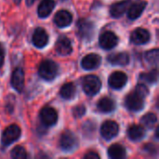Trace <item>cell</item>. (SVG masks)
I'll return each mask as SVG.
<instances>
[{
  "label": "cell",
  "mask_w": 159,
  "mask_h": 159,
  "mask_svg": "<svg viewBox=\"0 0 159 159\" xmlns=\"http://www.w3.org/2000/svg\"><path fill=\"white\" fill-rule=\"evenodd\" d=\"M143 99L144 97H143L137 91H133L126 97L125 105L129 111H132V112L140 111L143 109V104H144Z\"/></svg>",
  "instance_id": "cell-3"
},
{
  "label": "cell",
  "mask_w": 159,
  "mask_h": 159,
  "mask_svg": "<svg viewBox=\"0 0 159 159\" xmlns=\"http://www.w3.org/2000/svg\"><path fill=\"white\" fill-rule=\"evenodd\" d=\"M157 116H156L155 114H153V113H148V114H146V115H145L144 116H143L142 119H141L142 124H143V126H145L146 128H149V129L153 128V127L155 126V124L157 123Z\"/></svg>",
  "instance_id": "cell-25"
},
{
  "label": "cell",
  "mask_w": 159,
  "mask_h": 159,
  "mask_svg": "<svg viewBox=\"0 0 159 159\" xmlns=\"http://www.w3.org/2000/svg\"><path fill=\"white\" fill-rule=\"evenodd\" d=\"M55 48L58 54L61 56H67L72 53L73 48H72V43L69 38L66 36L60 37L55 45Z\"/></svg>",
  "instance_id": "cell-11"
},
{
  "label": "cell",
  "mask_w": 159,
  "mask_h": 159,
  "mask_svg": "<svg viewBox=\"0 0 159 159\" xmlns=\"http://www.w3.org/2000/svg\"><path fill=\"white\" fill-rule=\"evenodd\" d=\"M118 43V37L112 31L104 32L99 38V44L103 49H112Z\"/></svg>",
  "instance_id": "cell-7"
},
{
  "label": "cell",
  "mask_w": 159,
  "mask_h": 159,
  "mask_svg": "<svg viewBox=\"0 0 159 159\" xmlns=\"http://www.w3.org/2000/svg\"><path fill=\"white\" fill-rule=\"evenodd\" d=\"M108 61L114 65H127L129 62V55L127 52H118L111 54L108 57Z\"/></svg>",
  "instance_id": "cell-20"
},
{
  "label": "cell",
  "mask_w": 159,
  "mask_h": 159,
  "mask_svg": "<svg viewBox=\"0 0 159 159\" xmlns=\"http://www.w3.org/2000/svg\"><path fill=\"white\" fill-rule=\"evenodd\" d=\"M20 134L21 131L20 127H18L17 125H10L4 130L2 134V143L5 146H7L16 142L20 137Z\"/></svg>",
  "instance_id": "cell-4"
},
{
  "label": "cell",
  "mask_w": 159,
  "mask_h": 159,
  "mask_svg": "<svg viewBox=\"0 0 159 159\" xmlns=\"http://www.w3.org/2000/svg\"><path fill=\"white\" fill-rule=\"evenodd\" d=\"M11 157L14 159H25L27 153L22 146H16L11 151Z\"/></svg>",
  "instance_id": "cell-27"
},
{
  "label": "cell",
  "mask_w": 159,
  "mask_h": 159,
  "mask_svg": "<svg viewBox=\"0 0 159 159\" xmlns=\"http://www.w3.org/2000/svg\"><path fill=\"white\" fill-rule=\"evenodd\" d=\"M4 60H5V55H4V49L3 47L0 44V68L2 67L3 63H4Z\"/></svg>",
  "instance_id": "cell-32"
},
{
  "label": "cell",
  "mask_w": 159,
  "mask_h": 159,
  "mask_svg": "<svg viewBox=\"0 0 159 159\" xmlns=\"http://www.w3.org/2000/svg\"><path fill=\"white\" fill-rule=\"evenodd\" d=\"M145 7H146L145 1H141V2L133 4L132 6L129 7V8H128V17L130 20L138 19L143 12Z\"/></svg>",
  "instance_id": "cell-19"
},
{
  "label": "cell",
  "mask_w": 159,
  "mask_h": 159,
  "mask_svg": "<svg viewBox=\"0 0 159 159\" xmlns=\"http://www.w3.org/2000/svg\"><path fill=\"white\" fill-rule=\"evenodd\" d=\"M40 118L44 125L48 127L53 126L57 123L58 114L56 110L51 107H44L40 111Z\"/></svg>",
  "instance_id": "cell-8"
},
{
  "label": "cell",
  "mask_w": 159,
  "mask_h": 159,
  "mask_svg": "<svg viewBox=\"0 0 159 159\" xmlns=\"http://www.w3.org/2000/svg\"><path fill=\"white\" fill-rule=\"evenodd\" d=\"M77 145V140L75 134L69 130L64 131L60 138V146L65 152L73 151Z\"/></svg>",
  "instance_id": "cell-5"
},
{
  "label": "cell",
  "mask_w": 159,
  "mask_h": 159,
  "mask_svg": "<svg viewBox=\"0 0 159 159\" xmlns=\"http://www.w3.org/2000/svg\"><path fill=\"white\" fill-rule=\"evenodd\" d=\"M108 155L113 159H122L126 157V149L124 146L118 143H116L109 147Z\"/></svg>",
  "instance_id": "cell-23"
},
{
  "label": "cell",
  "mask_w": 159,
  "mask_h": 159,
  "mask_svg": "<svg viewBox=\"0 0 159 159\" xmlns=\"http://www.w3.org/2000/svg\"><path fill=\"white\" fill-rule=\"evenodd\" d=\"M141 79H143L148 83L154 84V83H156L157 81V70H152L149 73L143 74L141 75Z\"/></svg>",
  "instance_id": "cell-28"
},
{
  "label": "cell",
  "mask_w": 159,
  "mask_h": 159,
  "mask_svg": "<svg viewBox=\"0 0 159 159\" xmlns=\"http://www.w3.org/2000/svg\"><path fill=\"white\" fill-rule=\"evenodd\" d=\"M158 57H159V51L157 48L149 50L145 53V60L153 65H157L158 62Z\"/></svg>",
  "instance_id": "cell-26"
},
{
  "label": "cell",
  "mask_w": 159,
  "mask_h": 159,
  "mask_svg": "<svg viewBox=\"0 0 159 159\" xmlns=\"http://www.w3.org/2000/svg\"><path fill=\"white\" fill-rule=\"evenodd\" d=\"M32 41H33V44L36 48H42L48 44V35L47 32L43 28H36L34 30V34H33Z\"/></svg>",
  "instance_id": "cell-13"
},
{
  "label": "cell",
  "mask_w": 159,
  "mask_h": 159,
  "mask_svg": "<svg viewBox=\"0 0 159 159\" xmlns=\"http://www.w3.org/2000/svg\"><path fill=\"white\" fill-rule=\"evenodd\" d=\"M55 7L54 0H42L37 8V14L40 18H47Z\"/></svg>",
  "instance_id": "cell-18"
},
{
  "label": "cell",
  "mask_w": 159,
  "mask_h": 159,
  "mask_svg": "<svg viewBox=\"0 0 159 159\" xmlns=\"http://www.w3.org/2000/svg\"><path fill=\"white\" fill-rule=\"evenodd\" d=\"M145 135L143 127L140 125H131L128 129V136L131 141L137 142L142 140Z\"/></svg>",
  "instance_id": "cell-21"
},
{
  "label": "cell",
  "mask_w": 159,
  "mask_h": 159,
  "mask_svg": "<svg viewBox=\"0 0 159 159\" xmlns=\"http://www.w3.org/2000/svg\"><path fill=\"white\" fill-rule=\"evenodd\" d=\"M131 41L136 45H143L150 40V33L143 28H137L131 34Z\"/></svg>",
  "instance_id": "cell-14"
},
{
  "label": "cell",
  "mask_w": 159,
  "mask_h": 159,
  "mask_svg": "<svg viewBox=\"0 0 159 159\" xmlns=\"http://www.w3.org/2000/svg\"><path fill=\"white\" fill-rule=\"evenodd\" d=\"M58 72H59V67L57 63L50 60L44 61L38 68L39 75L45 80L54 79L57 76Z\"/></svg>",
  "instance_id": "cell-1"
},
{
  "label": "cell",
  "mask_w": 159,
  "mask_h": 159,
  "mask_svg": "<svg viewBox=\"0 0 159 159\" xmlns=\"http://www.w3.org/2000/svg\"><path fill=\"white\" fill-rule=\"evenodd\" d=\"M128 81V76L123 72H115L109 77V85L111 88L116 89H122Z\"/></svg>",
  "instance_id": "cell-10"
},
{
  "label": "cell",
  "mask_w": 159,
  "mask_h": 159,
  "mask_svg": "<svg viewBox=\"0 0 159 159\" xmlns=\"http://www.w3.org/2000/svg\"><path fill=\"white\" fill-rule=\"evenodd\" d=\"M20 2V0H15V3H16V4H19Z\"/></svg>",
  "instance_id": "cell-35"
},
{
  "label": "cell",
  "mask_w": 159,
  "mask_h": 159,
  "mask_svg": "<svg viewBox=\"0 0 159 159\" xmlns=\"http://www.w3.org/2000/svg\"><path fill=\"white\" fill-rule=\"evenodd\" d=\"M101 63V57L96 53H90L82 59L81 65L85 70L96 69Z\"/></svg>",
  "instance_id": "cell-15"
},
{
  "label": "cell",
  "mask_w": 159,
  "mask_h": 159,
  "mask_svg": "<svg viewBox=\"0 0 159 159\" xmlns=\"http://www.w3.org/2000/svg\"><path fill=\"white\" fill-rule=\"evenodd\" d=\"M118 124L112 120L105 121L101 127V134L105 140H112L118 134Z\"/></svg>",
  "instance_id": "cell-6"
},
{
  "label": "cell",
  "mask_w": 159,
  "mask_h": 159,
  "mask_svg": "<svg viewBox=\"0 0 159 159\" xmlns=\"http://www.w3.org/2000/svg\"><path fill=\"white\" fill-rule=\"evenodd\" d=\"M76 92L75 86L73 83H66L64 84L60 89V95L61 98L65 100H71L75 97Z\"/></svg>",
  "instance_id": "cell-24"
},
{
  "label": "cell",
  "mask_w": 159,
  "mask_h": 159,
  "mask_svg": "<svg viewBox=\"0 0 159 159\" xmlns=\"http://www.w3.org/2000/svg\"><path fill=\"white\" fill-rule=\"evenodd\" d=\"M82 87H83V90L85 91V93L87 95L92 96L97 94L101 88H102V82L100 80V78L96 75H87L83 78L82 81Z\"/></svg>",
  "instance_id": "cell-2"
},
{
  "label": "cell",
  "mask_w": 159,
  "mask_h": 159,
  "mask_svg": "<svg viewBox=\"0 0 159 159\" xmlns=\"http://www.w3.org/2000/svg\"><path fill=\"white\" fill-rule=\"evenodd\" d=\"M158 131H159V129L158 128H157V129H156V138H158Z\"/></svg>",
  "instance_id": "cell-34"
},
{
  "label": "cell",
  "mask_w": 159,
  "mask_h": 159,
  "mask_svg": "<svg viewBox=\"0 0 159 159\" xmlns=\"http://www.w3.org/2000/svg\"><path fill=\"white\" fill-rule=\"evenodd\" d=\"M77 34L83 39H89L93 35V24L88 20H80L77 22Z\"/></svg>",
  "instance_id": "cell-9"
},
{
  "label": "cell",
  "mask_w": 159,
  "mask_h": 159,
  "mask_svg": "<svg viewBox=\"0 0 159 159\" xmlns=\"http://www.w3.org/2000/svg\"><path fill=\"white\" fill-rule=\"evenodd\" d=\"M97 107L102 113H111L115 110L116 105L112 99L108 97H103L98 102Z\"/></svg>",
  "instance_id": "cell-22"
},
{
  "label": "cell",
  "mask_w": 159,
  "mask_h": 159,
  "mask_svg": "<svg viewBox=\"0 0 159 159\" xmlns=\"http://www.w3.org/2000/svg\"><path fill=\"white\" fill-rule=\"evenodd\" d=\"M135 91H137L139 94H141L143 97H146L147 95H148V93H149V90H148V88L145 86V85H143V84H139L137 87H136V89H135Z\"/></svg>",
  "instance_id": "cell-30"
},
{
  "label": "cell",
  "mask_w": 159,
  "mask_h": 159,
  "mask_svg": "<svg viewBox=\"0 0 159 159\" xmlns=\"http://www.w3.org/2000/svg\"><path fill=\"white\" fill-rule=\"evenodd\" d=\"M84 157L86 159H99L100 156L96 152H89V153L86 154Z\"/></svg>",
  "instance_id": "cell-31"
},
{
  "label": "cell",
  "mask_w": 159,
  "mask_h": 159,
  "mask_svg": "<svg viewBox=\"0 0 159 159\" xmlns=\"http://www.w3.org/2000/svg\"><path fill=\"white\" fill-rule=\"evenodd\" d=\"M34 1H35V0H26V3H27L28 6H31L32 4H34Z\"/></svg>",
  "instance_id": "cell-33"
},
{
  "label": "cell",
  "mask_w": 159,
  "mask_h": 159,
  "mask_svg": "<svg viewBox=\"0 0 159 159\" xmlns=\"http://www.w3.org/2000/svg\"><path fill=\"white\" fill-rule=\"evenodd\" d=\"M73 113H74L75 117H81L86 113V107L84 105H77L74 108Z\"/></svg>",
  "instance_id": "cell-29"
},
{
  "label": "cell",
  "mask_w": 159,
  "mask_h": 159,
  "mask_svg": "<svg viewBox=\"0 0 159 159\" xmlns=\"http://www.w3.org/2000/svg\"><path fill=\"white\" fill-rule=\"evenodd\" d=\"M131 0H122L120 2L115 3L112 5L110 8V14L114 18H119L121 17L129 8L130 6Z\"/></svg>",
  "instance_id": "cell-17"
},
{
  "label": "cell",
  "mask_w": 159,
  "mask_h": 159,
  "mask_svg": "<svg viewBox=\"0 0 159 159\" xmlns=\"http://www.w3.org/2000/svg\"><path fill=\"white\" fill-rule=\"evenodd\" d=\"M11 85L15 90L21 92L24 87V72L21 68H17L11 76Z\"/></svg>",
  "instance_id": "cell-16"
},
{
  "label": "cell",
  "mask_w": 159,
  "mask_h": 159,
  "mask_svg": "<svg viewBox=\"0 0 159 159\" xmlns=\"http://www.w3.org/2000/svg\"><path fill=\"white\" fill-rule=\"evenodd\" d=\"M73 20V16L72 14L65 9L59 10L54 17V22L58 27H67L68 25L71 24Z\"/></svg>",
  "instance_id": "cell-12"
}]
</instances>
